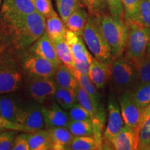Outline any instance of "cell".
I'll list each match as a JSON object with an SVG mask.
<instances>
[{
    "label": "cell",
    "mask_w": 150,
    "mask_h": 150,
    "mask_svg": "<svg viewBox=\"0 0 150 150\" xmlns=\"http://www.w3.org/2000/svg\"><path fill=\"white\" fill-rule=\"evenodd\" d=\"M25 92L31 100L42 104L54 97L57 86L53 78L31 77L24 79Z\"/></svg>",
    "instance_id": "obj_9"
},
{
    "label": "cell",
    "mask_w": 150,
    "mask_h": 150,
    "mask_svg": "<svg viewBox=\"0 0 150 150\" xmlns=\"http://www.w3.org/2000/svg\"><path fill=\"white\" fill-rule=\"evenodd\" d=\"M150 145V117L142 124L138 131V149L147 150Z\"/></svg>",
    "instance_id": "obj_33"
},
{
    "label": "cell",
    "mask_w": 150,
    "mask_h": 150,
    "mask_svg": "<svg viewBox=\"0 0 150 150\" xmlns=\"http://www.w3.org/2000/svg\"><path fill=\"white\" fill-rule=\"evenodd\" d=\"M52 42L53 43L56 55L60 62L66 65L68 68L70 69V70L74 69V56L65 38L52 40Z\"/></svg>",
    "instance_id": "obj_24"
},
{
    "label": "cell",
    "mask_w": 150,
    "mask_h": 150,
    "mask_svg": "<svg viewBox=\"0 0 150 150\" xmlns=\"http://www.w3.org/2000/svg\"><path fill=\"white\" fill-rule=\"evenodd\" d=\"M2 2H3V0H0V8H1V6L2 4Z\"/></svg>",
    "instance_id": "obj_45"
},
{
    "label": "cell",
    "mask_w": 150,
    "mask_h": 150,
    "mask_svg": "<svg viewBox=\"0 0 150 150\" xmlns=\"http://www.w3.org/2000/svg\"><path fill=\"white\" fill-rule=\"evenodd\" d=\"M81 1L87 8L90 15L99 16L108 12L106 0H81Z\"/></svg>",
    "instance_id": "obj_32"
},
{
    "label": "cell",
    "mask_w": 150,
    "mask_h": 150,
    "mask_svg": "<svg viewBox=\"0 0 150 150\" xmlns=\"http://www.w3.org/2000/svg\"><path fill=\"white\" fill-rule=\"evenodd\" d=\"M13 150H29L28 133L23 132L17 135L15 138Z\"/></svg>",
    "instance_id": "obj_39"
},
{
    "label": "cell",
    "mask_w": 150,
    "mask_h": 150,
    "mask_svg": "<svg viewBox=\"0 0 150 150\" xmlns=\"http://www.w3.org/2000/svg\"><path fill=\"white\" fill-rule=\"evenodd\" d=\"M149 117H150V104L148 105L147 107L142 108L141 119H140V122L139 125V129L140 128V127L142 125V124L145 122L148 118Z\"/></svg>",
    "instance_id": "obj_41"
},
{
    "label": "cell",
    "mask_w": 150,
    "mask_h": 150,
    "mask_svg": "<svg viewBox=\"0 0 150 150\" xmlns=\"http://www.w3.org/2000/svg\"><path fill=\"white\" fill-rule=\"evenodd\" d=\"M51 139L52 149H67L70 142L74 138L70 130L67 127H56L47 129Z\"/></svg>",
    "instance_id": "obj_18"
},
{
    "label": "cell",
    "mask_w": 150,
    "mask_h": 150,
    "mask_svg": "<svg viewBox=\"0 0 150 150\" xmlns=\"http://www.w3.org/2000/svg\"><path fill=\"white\" fill-rule=\"evenodd\" d=\"M137 73V86L150 83V58L147 54L132 61Z\"/></svg>",
    "instance_id": "obj_26"
},
{
    "label": "cell",
    "mask_w": 150,
    "mask_h": 150,
    "mask_svg": "<svg viewBox=\"0 0 150 150\" xmlns=\"http://www.w3.org/2000/svg\"><path fill=\"white\" fill-rule=\"evenodd\" d=\"M22 99L15 93L0 95L1 115L8 120L16 122L17 113Z\"/></svg>",
    "instance_id": "obj_17"
},
{
    "label": "cell",
    "mask_w": 150,
    "mask_h": 150,
    "mask_svg": "<svg viewBox=\"0 0 150 150\" xmlns=\"http://www.w3.org/2000/svg\"><path fill=\"white\" fill-rule=\"evenodd\" d=\"M129 93L140 108H144L150 104V83L136 86Z\"/></svg>",
    "instance_id": "obj_27"
},
{
    "label": "cell",
    "mask_w": 150,
    "mask_h": 150,
    "mask_svg": "<svg viewBox=\"0 0 150 150\" xmlns=\"http://www.w3.org/2000/svg\"><path fill=\"white\" fill-rule=\"evenodd\" d=\"M53 79L58 87L76 90L79 85L70 69L62 63H60L59 66L56 67Z\"/></svg>",
    "instance_id": "obj_19"
},
{
    "label": "cell",
    "mask_w": 150,
    "mask_h": 150,
    "mask_svg": "<svg viewBox=\"0 0 150 150\" xmlns=\"http://www.w3.org/2000/svg\"><path fill=\"white\" fill-rule=\"evenodd\" d=\"M146 54L149 56V57L150 58V42L148 44L147 47V51H146Z\"/></svg>",
    "instance_id": "obj_42"
},
{
    "label": "cell",
    "mask_w": 150,
    "mask_h": 150,
    "mask_svg": "<svg viewBox=\"0 0 150 150\" xmlns=\"http://www.w3.org/2000/svg\"><path fill=\"white\" fill-rule=\"evenodd\" d=\"M6 47L4 45H0V55H1V54L2 53V52L4 50V49Z\"/></svg>",
    "instance_id": "obj_43"
},
{
    "label": "cell",
    "mask_w": 150,
    "mask_h": 150,
    "mask_svg": "<svg viewBox=\"0 0 150 150\" xmlns=\"http://www.w3.org/2000/svg\"><path fill=\"white\" fill-rule=\"evenodd\" d=\"M16 122L32 131L44 129L42 104L30 99L29 100L22 99L17 113Z\"/></svg>",
    "instance_id": "obj_8"
},
{
    "label": "cell",
    "mask_w": 150,
    "mask_h": 150,
    "mask_svg": "<svg viewBox=\"0 0 150 150\" xmlns=\"http://www.w3.org/2000/svg\"><path fill=\"white\" fill-rule=\"evenodd\" d=\"M110 80L115 93L129 91L137 86V73L132 62L125 56L112 59L110 63Z\"/></svg>",
    "instance_id": "obj_5"
},
{
    "label": "cell",
    "mask_w": 150,
    "mask_h": 150,
    "mask_svg": "<svg viewBox=\"0 0 150 150\" xmlns=\"http://www.w3.org/2000/svg\"><path fill=\"white\" fill-rule=\"evenodd\" d=\"M108 119L103 136V147H112L111 142L115 136L124 127L119 102L114 97H110L108 101Z\"/></svg>",
    "instance_id": "obj_10"
},
{
    "label": "cell",
    "mask_w": 150,
    "mask_h": 150,
    "mask_svg": "<svg viewBox=\"0 0 150 150\" xmlns=\"http://www.w3.org/2000/svg\"><path fill=\"white\" fill-rule=\"evenodd\" d=\"M4 130H5V129H4L1 128V127H0V133H1L3 131H4Z\"/></svg>",
    "instance_id": "obj_44"
},
{
    "label": "cell",
    "mask_w": 150,
    "mask_h": 150,
    "mask_svg": "<svg viewBox=\"0 0 150 150\" xmlns=\"http://www.w3.org/2000/svg\"><path fill=\"white\" fill-rule=\"evenodd\" d=\"M33 2L36 11L45 18L50 16L54 11L52 0H34Z\"/></svg>",
    "instance_id": "obj_36"
},
{
    "label": "cell",
    "mask_w": 150,
    "mask_h": 150,
    "mask_svg": "<svg viewBox=\"0 0 150 150\" xmlns=\"http://www.w3.org/2000/svg\"><path fill=\"white\" fill-rule=\"evenodd\" d=\"M31 1H34V0H31Z\"/></svg>",
    "instance_id": "obj_46"
},
{
    "label": "cell",
    "mask_w": 150,
    "mask_h": 150,
    "mask_svg": "<svg viewBox=\"0 0 150 150\" xmlns=\"http://www.w3.org/2000/svg\"><path fill=\"white\" fill-rule=\"evenodd\" d=\"M118 102L125 125L139 131L142 108L134 102L129 91L118 94Z\"/></svg>",
    "instance_id": "obj_11"
},
{
    "label": "cell",
    "mask_w": 150,
    "mask_h": 150,
    "mask_svg": "<svg viewBox=\"0 0 150 150\" xmlns=\"http://www.w3.org/2000/svg\"><path fill=\"white\" fill-rule=\"evenodd\" d=\"M88 16L89 13L86 9L83 7H80L67 18L65 24L67 29L76 35L82 36Z\"/></svg>",
    "instance_id": "obj_23"
},
{
    "label": "cell",
    "mask_w": 150,
    "mask_h": 150,
    "mask_svg": "<svg viewBox=\"0 0 150 150\" xmlns=\"http://www.w3.org/2000/svg\"><path fill=\"white\" fill-rule=\"evenodd\" d=\"M56 8L63 21H67V18L75 11L80 7H83L81 0H55Z\"/></svg>",
    "instance_id": "obj_28"
},
{
    "label": "cell",
    "mask_w": 150,
    "mask_h": 150,
    "mask_svg": "<svg viewBox=\"0 0 150 150\" xmlns=\"http://www.w3.org/2000/svg\"><path fill=\"white\" fill-rule=\"evenodd\" d=\"M139 0H122L125 13V20H133L136 14Z\"/></svg>",
    "instance_id": "obj_38"
},
{
    "label": "cell",
    "mask_w": 150,
    "mask_h": 150,
    "mask_svg": "<svg viewBox=\"0 0 150 150\" xmlns=\"http://www.w3.org/2000/svg\"><path fill=\"white\" fill-rule=\"evenodd\" d=\"M67 128L74 136L94 137V128L92 121L70 120Z\"/></svg>",
    "instance_id": "obj_29"
},
{
    "label": "cell",
    "mask_w": 150,
    "mask_h": 150,
    "mask_svg": "<svg viewBox=\"0 0 150 150\" xmlns=\"http://www.w3.org/2000/svg\"><path fill=\"white\" fill-rule=\"evenodd\" d=\"M91 63L90 62H84V63H74V69L76 72L82 74L88 75L90 67H91Z\"/></svg>",
    "instance_id": "obj_40"
},
{
    "label": "cell",
    "mask_w": 150,
    "mask_h": 150,
    "mask_svg": "<svg viewBox=\"0 0 150 150\" xmlns=\"http://www.w3.org/2000/svg\"><path fill=\"white\" fill-rule=\"evenodd\" d=\"M112 149L135 150L138 149V131L125 125L112 140Z\"/></svg>",
    "instance_id": "obj_14"
},
{
    "label": "cell",
    "mask_w": 150,
    "mask_h": 150,
    "mask_svg": "<svg viewBox=\"0 0 150 150\" xmlns=\"http://www.w3.org/2000/svg\"><path fill=\"white\" fill-rule=\"evenodd\" d=\"M54 98L55 102L67 111L78 103L75 90L64 88L58 86L54 95Z\"/></svg>",
    "instance_id": "obj_25"
},
{
    "label": "cell",
    "mask_w": 150,
    "mask_h": 150,
    "mask_svg": "<svg viewBox=\"0 0 150 150\" xmlns=\"http://www.w3.org/2000/svg\"><path fill=\"white\" fill-rule=\"evenodd\" d=\"M24 76L18 54L5 48L0 55V95L18 91L24 83Z\"/></svg>",
    "instance_id": "obj_2"
},
{
    "label": "cell",
    "mask_w": 150,
    "mask_h": 150,
    "mask_svg": "<svg viewBox=\"0 0 150 150\" xmlns=\"http://www.w3.org/2000/svg\"><path fill=\"white\" fill-rule=\"evenodd\" d=\"M18 131L4 130L0 133V150H11L13 149L15 138Z\"/></svg>",
    "instance_id": "obj_35"
},
{
    "label": "cell",
    "mask_w": 150,
    "mask_h": 150,
    "mask_svg": "<svg viewBox=\"0 0 150 150\" xmlns=\"http://www.w3.org/2000/svg\"><path fill=\"white\" fill-rule=\"evenodd\" d=\"M29 150L52 149L51 139L47 129H39L28 133Z\"/></svg>",
    "instance_id": "obj_22"
},
{
    "label": "cell",
    "mask_w": 150,
    "mask_h": 150,
    "mask_svg": "<svg viewBox=\"0 0 150 150\" xmlns=\"http://www.w3.org/2000/svg\"><path fill=\"white\" fill-rule=\"evenodd\" d=\"M45 31V18L34 11L23 15L0 8V45L15 52L29 49Z\"/></svg>",
    "instance_id": "obj_1"
},
{
    "label": "cell",
    "mask_w": 150,
    "mask_h": 150,
    "mask_svg": "<svg viewBox=\"0 0 150 150\" xmlns=\"http://www.w3.org/2000/svg\"><path fill=\"white\" fill-rule=\"evenodd\" d=\"M110 63H104L93 56L90 67L89 77L98 90L104 88L110 79Z\"/></svg>",
    "instance_id": "obj_16"
},
{
    "label": "cell",
    "mask_w": 150,
    "mask_h": 150,
    "mask_svg": "<svg viewBox=\"0 0 150 150\" xmlns=\"http://www.w3.org/2000/svg\"><path fill=\"white\" fill-rule=\"evenodd\" d=\"M70 120L74 121H92L93 118L90 112L81 106L79 103H76L73 107L67 110Z\"/></svg>",
    "instance_id": "obj_34"
},
{
    "label": "cell",
    "mask_w": 150,
    "mask_h": 150,
    "mask_svg": "<svg viewBox=\"0 0 150 150\" xmlns=\"http://www.w3.org/2000/svg\"><path fill=\"white\" fill-rule=\"evenodd\" d=\"M127 27V39L124 56L132 61L146 54L150 42V28L134 20H125Z\"/></svg>",
    "instance_id": "obj_6"
},
{
    "label": "cell",
    "mask_w": 150,
    "mask_h": 150,
    "mask_svg": "<svg viewBox=\"0 0 150 150\" xmlns=\"http://www.w3.org/2000/svg\"><path fill=\"white\" fill-rule=\"evenodd\" d=\"M71 71L75 76V77L76 78L79 85L83 88L84 91L91 97L95 107L100 111H104V108H102V104H101V97L98 92V89L97 88L96 86L90 79L88 75L80 74L76 72L75 69H73Z\"/></svg>",
    "instance_id": "obj_21"
},
{
    "label": "cell",
    "mask_w": 150,
    "mask_h": 150,
    "mask_svg": "<svg viewBox=\"0 0 150 150\" xmlns=\"http://www.w3.org/2000/svg\"><path fill=\"white\" fill-rule=\"evenodd\" d=\"M108 12L112 16L125 20V13L122 0H106Z\"/></svg>",
    "instance_id": "obj_37"
},
{
    "label": "cell",
    "mask_w": 150,
    "mask_h": 150,
    "mask_svg": "<svg viewBox=\"0 0 150 150\" xmlns=\"http://www.w3.org/2000/svg\"><path fill=\"white\" fill-rule=\"evenodd\" d=\"M68 150L99 149L95 138L93 136H74L67 147Z\"/></svg>",
    "instance_id": "obj_30"
},
{
    "label": "cell",
    "mask_w": 150,
    "mask_h": 150,
    "mask_svg": "<svg viewBox=\"0 0 150 150\" xmlns=\"http://www.w3.org/2000/svg\"><path fill=\"white\" fill-rule=\"evenodd\" d=\"M65 38L74 56V63L84 62L91 63L93 56L86 48L82 36L76 35V33L67 29Z\"/></svg>",
    "instance_id": "obj_13"
},
{
    "label": "cell",
    "mask_w": 150,
    "mask_h": 150,
    "mask_svg": "<svg viewBox=\"0 0 150 150\" xmlns=\"http://www.w3.org/2000/svg\"><path fill=\"white\" fill-rule=\"evenodd\" d=\"M42 110L46 129L56 127H67L70 122V118L68 112L61 108L56 102L52 103L50 106L42 105Z\"/></svg>",
    "instance_id": "obj_12"
},
{
    "label": "cell",
    "mask_w": 150,
    "mask_h": 150,
    "mask_svg": "<svg viewBox=\"0 0 150 150\" xmlns=\"http://www.w3.org/2000/svg\"><path fill=\"white\" fill-rule=\"evenodd\" d=\"M150 28V0H139L133 20Z\"/></svg>",
    "instance_id": "obj_31"
},
{
    "label": "cell",
    "mask_w": 150,
    "mask_h": 150,
    "mask_svg": "<svg viewBox=\"0 0 150 150\" xmlns=\"http://www.w3.org/2000/svg\"><path fill=\"white\" fill-rule=\"evenodd\" d=\"M17 53L18 54L25 76L53 78L56 68L47 60L33 53L29 49Z\"/></svg>",
    "instance_id": "obj_7"
},
{
    "label": "cell",
    "mask_w": 150,
    "mask_h": 150,
    "mask_svg": "<svg viewBox=\"0 0 150 150\" xmlns=\"http://www.w3.org/2000/svg\"><path fill=\"white\" fill-rule=\"evenodd\" d=\"M67 30L65 22L55 11L45 18V31L51 40L65 38Z\"/></svg>",
    "instance_id": "obj_20"
},
{
    "label": "cell",
    "mask_w": 150,
    "mask_h": 150,
    "mask_svg": "<svg viewBox=\"0 0 150 150\" xmlns=\"http://www.w3.org/2000/svg\"><path fill=\"white\" fill-rule=\"evenodd\" d=\"M98 17L105 38L111 49L112 59L123 55L126 47L127 27L125 20L105 13Z\"/></svg>",
    "instance_id": "obj_3"
},
{
    "label": "cell",
    "mask_w": 150,
    "mask_h": 150,
    "mask_svg": "<svg viewBox=\"0 0 150 150\" xmlns=\"http://www.w3.org/2000/svg\"><path fill=\"white\" fill-rule=\"evenodd\" d=\"M82 38L88 49L95 59L110 63L112 60L109 45L101 29L98 17L90 15L84 28Z\"/></svg>",
    "instance_id": "obj_4"
},
{
    "label": "cell",
    "mask_w": 150,
    "mask_h": 150,
    "mask_svg": "<svg viewBox=\"0 0 150 150\" xmlns=\"http://www.w3.org/2000/svg\"><path fill=\"white\" fill-rule=\"evenodd\" d=\"M29 49L33 53L50 61L56 68L61 63L56 55L53 43L46 31Z\"/></svg>",
    "instance_id": "obj_15"
}]
</instances>
